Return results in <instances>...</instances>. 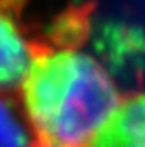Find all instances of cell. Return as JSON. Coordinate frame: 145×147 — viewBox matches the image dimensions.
Returning a JSON list of instances; mask_svg holds the SVG:
<instances>
[{
    "mask_svg": "<svg viewBox=\"0 0 145 147\" xmlns=\"http://www.w3.org/2000/svg\"><path fill=\"white\" fill-rule=\"evenodd\" d=\"M84 44L37 35L35 56L17 88L33 145L89 147L119 103L122 93Z\"/></svg>",
    "mask_w": 145,
    "mask_h": 147,
    "instance_id": "cell-1",
    "label": "cell"
},
{
    "mask_svg": "<svg viewBox=\"0 0 145 147\" xmlns=\"http://www.w3.org/2000/svg\"><path fill=\"white\" fill-rule=\"evenodd\" d=\"M28 0H0V93L17 91L35 56L33 35L23 12Z\"/></svg>",
    "mask_w": 145,
    "mask_h": 147,
    "instance_id": "cell-2",
    "label": "cell"
},
{
    "mask_svg": "<svg viewBox=\"0 0 145 147\" xmlns=\"http://www.w3.org/2000/svg\"><path fill=\"white\" fill-rule=\"evenodd\" d=\"M33 144L17 91L0 93V147H33Z\"/></svg>",
    "mask_w": 145,
    "mask_h": 147,
    "instance_id": "cell-3",
    "label": "cell"
},
{
    "mask_svg": "<svg viewBox=\"0 0 145 147\" xmlns=\"http://www.w3.org/2000/svg\"><path fill=\"white\" fill-rule=\"evenodd\" d=\"M33 147H42V145H33Z\"/></svg>",
    "mask_w": 145,
    "mask_h": 147,
    "instance_id": "cell-4",
    "label": "cell"
}]
</instances>
